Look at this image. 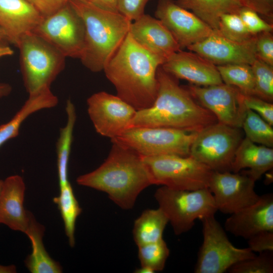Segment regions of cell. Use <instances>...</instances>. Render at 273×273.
<instances>
[{
    "instance_id": "45",
    "label": "cell",
    "mask_w": 273,
    "mask_h": 273,
    "mask_svg": "<svg viewBox=\"0 0 273 273\" xmlns=\"http://www.w3.org/2000/svg\"><path fill=\"white\" fill-rule=\"evenodd\" d=\"M15 267L13 265L3 266L0 265V272L9 273L15 272Z\"/></svg>"
},
{
    "instance_id": "3",
    "label": "cell",
    "mask_w": 273,
    "mask_h": 273,
    "mask_svg": "<svg viewBox=\"0 0 273 273\" xmlns=\"http://www.w3.org/2000/svg\"><path fill=\"white\" fill-rule=\"evenodd\" d=\"M112 143L104 162L76 179L80 186L105 192L120 208L132 209L141 193L154 185L143 157L118 143Z\"/></svg>"
},
{
    "instance_id": "24",
    "label": "cell",
    "mask_w": 273,
    "mask_h": 273,
    "mask_svg": "<svg viewBox=\"0 0 273 273\" xmlns=\"http://www.w3.org/2000/svg\"><path fill=\"white\" fill-rule=\"evenodd\" d=\"M44 228L35 219L30 212L28 225L24 233L29 238L32 252L25 261L26 267L32 273H60L62 268L52 259L43 243Z\"/></svg>"
},
{
    "instance_id": "35",
    "label": "cell",
    "mask_w": 273,
    "mask_h": 273,
    "mask_svg": "<svg viewBox=\"0 0 273 273\" xmlns=\"http://www.w3.org/2000/svg\"><path fill=\"white\" fill-rule=\"evenodd\" d=\"M237 13L251 34L256 35L263 32H272V24L263 20L253 9L243 6Z\"/></svg>"
},
{
    "instance_id": "12",
    "label": "cell",
    "mask_w": 273,
    "mask_h": 273,
    "mask_svg": "<svg viewBox=\"0 0 273 273\" xmlns=\"http://www.w3.org/2000/svg\"><path fill=\"white\" fill-rule=\"evenodd\" d=\"M185 88L215 116L217 122L242 128L247 107L243 93L238 88L224 83L205 86L190 85Z\"/></svg>"
},
{
    "instance_id": "30",
    "label": "cell",
    "mask_w": 273,
    "mask_h": 273,
    "mask_svg": "<svg viewBox=\"0 0 273 273\" xmlns=\"http://www.w3.org/2000/svg\"><path fill=\"white\" fill-rule=\"evenodd\" d=\"M259 115L247 108L242 128L245 138L251 142L269 148L273 147V129Z\"/></svg>"
},
{
    "instance_id": "6",
    "label": "cell",
    "mask_w": 273,
    "mask_h": 273,
    "mask_svg": "<svg viewBox=\"0 0 273 273\" xmlns=\"http://www.w3.org/2000/svg\"><path fill=\"white\" fill-rule=\"evenodd\" d=\"M154 198L177 236L190 231L197 219L215 215L217 211L208 188L185 191L161 186Z\"/></svg>"
},
{
    "instance_id": "44",
    "label": "cell",
    "mask_w": 273,
    "mask_h": 273,
    "mask_svg": "<svg viewBox=\"0 0 273 273\" xmlns=\"http://www.w3.org/2000/svg\"><path fill=\"white\" fill-rule=\"evenodd\" d=\"M13 54V51L11 48L0 44V58L6 56L11 55Z\"/></svg>"
},
{
    "instance_id": "9",
    "label": "cell",
    "mask_w": 273,
    "mask_h": 273,
    "mask_svg": "<svg viewBox=\"0 0 273 273\" xmlns=\"http://www.w3.org/2000/svg\"><path fill=\"white\" fill-rule=\"evenodd\" d=\"M203 242L194 268L196 273H223L235 264L255 254L249 247H235L214 215L200 219Z\"/></svg>"
},
{
    "instance_id": "31",
    "label": "cell",
    "mask_w": 273,
    "mask_h": 273,
    "mask_svg": "<svg viewBox=\"0 0 273 273\" xmlns=\"http://www.w3.org/2000/svg\"><path fill=\"white\" fill-rule=\"evenodd\" d=\"M138 257L141 267L153 272L162 271L169 256L170 250L163 239L138 246Z\"/></svg>"
},
{
    "instance_id": "27",
    "label": "cell",
    "mask_w": 273,
    "mask_h": 273,
    "mask_svg": "<svg viewBox=\"0 0 273 273\" xmlns=\"http://www.w3.org/2000/svg\"><path fill=\"white\" fill-rule=\"evenodd\" d=\"M67 121L65 125L60 129L57 143V169L59 187L68 183V162L71 152L74 127L76 120L75 106L70 100L66 105Z\"/></svg>"
},
{
    "instance_id": "38",
    "label": "cell",
    "mask_w": 273,
    "mask_h": 273,
    "mask_svg": "<svg viewBox=\"0 0 273 273\" xmlns=\"http://www.w3.org/2000/svg\"><path fill=\"white\" fill-rule=\"evenodd\" d=\"M150 0H118L117 9L119 13L131 22L145 14V8Z\"/></svg>"
},
{
    "instance_id": "40",
    "label": "cell",
    "mask_w": 273,
    "mask_h": 273,
    "mask_svg": "<svg viewBox=\"0 0 273 273\" xmlns=\"http://www.w3.org/2000/svg\"><path fill=\"white\" fill-rule=\"evenodd\" d=\"M43 17L55 13L64 7L68 0H26Z\"/></svg>"
},
{
    "instance_id": "39",
    "label": "cell",
    "mask_w": 273,
    "mask_h": 273,
    "mask_svg": "<svg viewBox=\"0 0 273 273\" xmlns=\"http://www.w3.org/2000/svg\"><path fill=\"white\" fill-rule=\"evenodd\" d=\"M248 247L254 252L273 251V231L259 233L248 240Z\"/></svg>"
},
{
    "instance_id": "33",
    "label": "cell",
    "mask_w": 273,
    "mask_h": 273,
    "mask_svg": "<svg viewBox=\"0 0 273 273\" xmlns=\"http://www.w3.org/2000/svg\"><path fill=\"white\" fill-rule=\"evenodd\" d=\"M220 35L233 41L244 42L252 39L255 35L251 34L238 13H226L220 17L216 31Z\"/></svg>"
},
{
    "instance_id": "11",
    "label": "cell",
    "mask_w": 273,
    "mask_h": 273,
    "mask_svg": "<svg viewBox=\"0 0 273 273\" xmlns=\"http://www.w3.org/2000/svg\"><path fill=\"white\" fill-rule=\"evenodd\" d=\"M32 32L65 57L80 59L85 43V26L69 2L55 13L44 18Z\"/></svg>"
},
{
    "instance_id": "18",
    "label": "cell",
    "mask_w": 273,
    "mask_h": 273,
    "mask_svg": "<svg viewBox=\"0 0 273 273\" xmlns=\"http://www.w3.org/2000/svg\"><path fill=\"white\" fill-rule=\"evenodd\" d=\"M224 229L236 237L248 240L263 231H273V195L260 196L255 203L230 214Z\"/></svg>"
},
{
    "instance_id": "1",
    "label": "cell",
    "mask_w": 273,
    "mask_h": 273,
    "mask_svg": "<svg viewBox=\"0 0 273 273\" xmlns=\"http://www.w3.org/2000/svg\"><path fill=\"white\" fill-rule=\"evenodd\" d=\"M166 59L139 45L127 34L103 71L117 96L136 111L150 107L157 96V71Z\"/></svg>"
},
{
    "instance_id": "47",
    "label": "cell",
    "mask_w": 273,
    "mask_h": 273,
    "mask_svg": "<svg viewBox=\"0 0 273 273\" xmlns=\"http://www.w3.org/2000/svg\"><path fill=\"white\" fill-rule=\"evenodd\" d=\"M3 180H0V192L3 186Z\"/></svg>"
},
{
    "instance_id": "37",
    "label": "cell",
    "mask_w": 273,
    "mask_h": 273,
    "mask_svg": "<svg viewBox=\"0 0 273 273\" xmlns=\"http://www.w3.org/2000/svg\"><path fill=\"white\" fill-rule=\"evenodd\" d=\"M255 48L257 58L273 66V36L271 32H263L256 35Z\"/></svg>"
},
{
    "instance_id": "5",
    "label": "cell",
    "mask_w": 273,
    "mask_h": 273,
    "mask_svg": "<svg viewBox=\"0 0 273 273\" xmlns=\"http://www.w3.org/2000/svg\"><path fill=\"white\" fill-rule=\"evenodd\" d=\"M16 46L20 50L23 80L28 94L50 88L63 70L66 57L33 32L23 35Z\"/></svg>"
},
{
    "instance_id": "23",
    "label": "cell",
    "mask_w": 273,
    "mask_h": 273,
    "mask_svg": "<svg viewBox=\"0 0 273 273\" xmlns=\"http://www.w3.org/2000/svg\"><path fill=\"white\" fill-rule=\"evenodd\" d=\"M58 98L51 88H45L29 94L22 107L8 122L0 125V147L8 140L17 136L23 122L33 113L55 107Z\"/></svg>"
},
{
    "instance_id": "19",
    "label": "cell",
    "mask_w": 273,
    "mask_h": 273,
    "mask_svg": "<svg viewBox=\"0 0 273 273\" xmlns=\"http://www.w3.org/2000/svg\"><path fill=\"white\" fill-rule=\"evenodd\" d=\"M129 33L148 51L167 59L181 49L170 32L160 20L144 14L131 22Z\"/></svg>"
},
{
    "instance_id": "29",
    "label": "cell",
    "mask_w": 273,
    "mask_h": 273,
    "mask_svg": "<svg viewBox=\"0 0 273 273\" xmlns=\"http://www.w3.org/2000/svg\"><path fill=\"white\" fill-rule=\"evenodd\" d=\"M216 67L224 83L238 88L245 94L254 96V78L251 65L235 64Z\"/></svg>"
},
{
    "instance_id": "41",
    "label": "cell",
    "mask_w": 273,
    "mask_h": 273,
    "mask_svg": "<svg viewBox=\"0 0 273 273\" xmlns=\"http://www.w3.org/2000/svg\"><path fill=\"white\" fill-rule=\"evenodd\" d=\"M242 2L244 6L253 9L270 21H272L273 0H242Z\"/></svg>"
},
{
    "instance_id": "20",
    "label": "cell",
    "mask_w": 273,
    "mask_h": 273,
    "mask_svg": "<svg viewBox=\"0 0 273 273\" xmlns=\"http://www.w3.org/2000/svg\"><path fill=\"white\" fill-rule=\"evenodd\" d=\"M26 0H0V27L16 46L24 34L32 32L43 19Z\"/></svg>"
},
{
    "instance_id": "42",
    "label": "cell",
    "mask_w": 273,
    "mask_h": 273,
    "mask_svg": "<svg viewBox=\"0 0 273 273\" xmlns=\"http://www.w3.org/2000/svg\"><path fill=\"white\" fill-rule=\"evenodd\" d=\"M118 0H90V2L96 6L111 12H118Z\"/></svg>"
},
{
    "instance_id": "14",
    "label": "cell",
    "mask_w": 273,
    "mask_h": 273,
    "mask_svg": "<svg viewBox=\"0 0 273 273\" xmlns=\"http://www.w3.org/2000/svg\"><path fill=\"white\" fill-rule=\"evenodd\" d=\"M255 182L241 172L213 171L208 189L217 210L231 214L258 200L260 196L255 191Z\"/></svg>"
},
{
    "instance_id": "22",
    "label": "cell",
    "mask_w": 273,
    "mask_h": 273,
    "mask_svg": "<svg viewBox=\"0 0 273 273\" xmlns=\"http://www.w3.org/2000/svg\"><path fill=\"white\" fill-rule=\"evenodd\" d=\"M272 167V148L257 145L245 137L236 152L232 172L241 171L256 181Z\"/></svg>"
},
{
    "instance_id": "46",
    "label": "cell",
    "mask_w": 273,
    "mask_h": 273,
    "mask_svg": "<svg viewBox=\"0 0 273 273\" xmlns=\"http://www.w3.org/2000/svg\"><path fill=\"white\" fill-rule=\"evenodd\" d=\"M6 40H7V37L3 30L0 27V44L1 42Z\"/></svg>"
},
{
    "instance_id": "36",
    "label": "cell",
    "mask_w": 273,
    "mask_h": 273,
    "mask_svg": "<svg viewBox=\"0 0 273 273\" xmlns=\"http://www.w3.org/2000/svg\"><path fill=\"white\" fill-rule=\"evenodd\" d=\"M245 106L259 115L270 125H273V105L259 97L243 93Z\"/></svg>"
},
{
    "instance_id": "2",
    "label": "cell",
    "mask_w": 273,
    "mask_h": 273,
    "mask_svg": "<svg viewBox=\"0 0 273 273\" xmlns=\"http://www.w3.org/2000/svg\"><path fill=\"white\" fill-rule=\"evenodd\" d=\"M157 78L158 88L154 103L136 111L130 127H163L197 132L217 122L215 116L161 66L158 68Z\"/></svg>"
},
{
    "instance_id": "4",
    "label": "cell",
    "mask_w": 273,
    "mask_h": 273,
    "mask_svg": "<svg viewBox=\"0 0 273 273\" xmlns=\"http://www.w3.org/2000/svg\"><path fill=\"white\" fill-rule=\"evenodd\" d=\"M68 2L85 26L84 47L80 59L91 71H103L128 33L131 21L119 12L101 9L90 1Z\"/></svg>"
},
{
    "instance_id": "8",
    "label": "cell",
    "mask_w": 273,
    "mask_h": 273,
    "mask_svg": "<svg viewBox=\"0 0 273 273\" xmlns=\"http://www.w3.org/2000/svg\"><path fill=\"white\" fill-rule=\"evenodd\" d=\"M197 133L163 127H131L111 141L134 150L143 157L188 156Z\"/></svg>"
},
{
    "instance_id": "32",
    "label": "cell",
    "mask_w": 273,
    "mask_h": 273,
    "mask_svg": "<svg viewBox=\"0 0 273 273\" xmlns=\"http://www.w3.org/2000/svg\"><path fill=\"white\" fill-rule=\"evenodd\" d=\"M254 78V96L268 102L273 101V66L257 59L251 65Z\"/></svg>"
},
{
    "instance_id": "28",
    "label": "cell",
    "mask_w": 273,
    "mask_h": 273,
    "mask_svg": "<svg viewBox=\"0 0 273 273\" xmlns=\"http://www.w3.org/2000/svg\"><path fill=\"white\" fill-rule=\"evenodd\" d=\"M62 217L66 235L72 247L75 243V230L77 217L82 210L76 200L70 183L60 187V194L53 199Z\"/></svg>"
},
{
    "instance_id": "21",
    "label": "cell",
    "mask_w": 273,
    "mask_h": 273,
    "mask_svg": "<svg viewBox=\"0 0 273 273\" xmlns=\"http://www.w3.org/2000/svg\"><path fill=\"white\" fill-rule=\"evenodd\" d=\"M25 191L23 178L14 175L3 180L0 192V223L23 233L27 227L30 213L24 207Z\"/></svg>"
},
{
    "instance_id": "7",
    "label": "cell",
    "mask_w": 273,
    "mask_h": 273,
    "mask_svg": "<svg viewBox=\"0 0 273 273\" xmlns=\"http://www.w3.org/2000/svg\"><path fill=\"white\" fill-rule=\"evenodd\" d=\"M143 158L154 185L185 191L208 188L213 171L190 155H164Z\"/></svg>"
},
{
    "instance_id": "16",
    "label": "cell",
    "mask_w": 273,
    "mask_h": 273,
    "mask_svg": "<svg viewBox=\"0 0 273 273\" xmlns=\"http://www.w3.org/2000/svg\"><path fill=\"white\" fill-rule=\"evenodd\" d=\"M255 40L256 35L248 41H234L216 32L187 49L216 66L235 64L251 65L257 59Z\"/></svg>"
},
{
    "instance_id": "48",
    "label": "cell",
    "mask_w": 273,
    "mask_h": 273,
    "mask_svg": "<svg viewBox=\"0 0 273 273\" xmlns=\"http://www.w3.org/2000/svg\"><path fill=\"white\" fill-rule=\"evenodd\" d=\"M68 1H70V0H68ZM79 1H90V0H79Z\"/></svg>"
},
{
    "instance_id": "43",
    "label": "cell",
    "mask_w": 273,
    "mask_h": 273,
    "mask_svg": "<svg viewBox=\"0 0 273 273\" xmlns=\"http://www.w3.org/2000/svg\"><path fill=\"white\" fill-rule=\"evenodd\" d=\"M11 91L12 87L9 84L0 82V99L9 95Z\"/></svg>"
},
{
    "instance_id": "26",
    "label": "cell",
    "mask_w": 273,
    "mask_h": 273,
    "mask_svg": "<svg viewBox=\"0 0 273 273\" xmlns=\"http://www.w3.org/2000/svg\"><path fill=\"white\" fill-rule=\"evenodd\" d=\"M168 219L158 207L145 210L134 220L132 229L133 240L140 246L163 239V233Z\"/></svg>"
},
{
    "instance_id": "25",
    "label": "cell",
    "mask_w": 273,
    "mask_h": 273,
    "mask_svg": "<svg viewBox=\"0 0 273 273\" xmlns=\"http://www.w3.org/2000/svg\"><path fill=\"white\" fill-rule=\"evenodd\" d=\"M177 5L194 14L217 31L220 16L237 13L244 6L241 0H175Z\"/></svg>"
},
{
    "instance_id": "15",
    "label": "cell",
    "mask_w": 273,
    "mask_h": 273,
    "mask_svg": "<svg viewBox=\"0 0 273 273\" xmlns=\"http://www.w3.org/2000/svg\"><path fill=\"white\" fill-rule=\"evenodd\" d=\"M155 15L170 32L181 49L216 32L193 13L177 5L175 0H159Z\"/></svg>"
},
{
    "instance_id": "34",
    "label": "cell",
    "mask_w": 273,
    "mask_h": 273,
    "mask_svg": "<svg viewBox=\"0 0 273 273\" xmlns=\"http://www.w3.org/2000/svg\"><path fill=\"white\" fill-rule=\"evenodd\" d=\"M258 255L242 260L228 271L230 273H272L273 272L272 251L259 253Z\"/></svg>"
},
{
    "instance_id": "17",
    "label": "cell",
    "mask_w": 273,
    "mask_h": 273,
    "mask_svg": "<svg viewBox=\"0 0 273 273\" xmlns=\"http://www.w3.org/2000/svg\"><path fill=\"white\" fill-rule=\"evenodd\" d=\"M162 68L177 79H185L198 86L223 82L215 65L193 52L180 50L167 58Z\"/></svg>"
},
{
    "instance_id": "10",
    "label": "cell",
    "mask_w": 273,
    "mask_h": 273,
    "mask_svg": "<svg viewBox=\"0 0 273 273\" xmlns=\"http://www.w3.org/2000/svg\"><path fill=\"white\" fill-rule=\"evenodd\" d=\"M243 138L241 128L217 122L197 132L190 155L213 171H232L236 152Z\"/></svg>"
},
{
    "instance_id": "13",
    "label": "cell",
    "mask_w": 273,
    "mask_h": 273,
    "mask_svg": "<svg viewBox=\"0 0 273 273\" xmlns=\"http://www.w3.org/2000/svg\"><path fill=\"white\" fill-rule=\"evenodd\" d=\"M87 113L97 133L114 139L130 127L136 110L118 96L106 92L87 100Z\"/></svg>"
}]
</instances>
